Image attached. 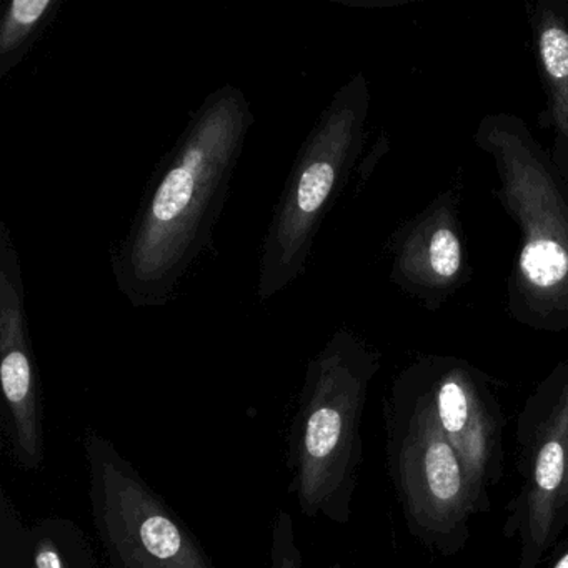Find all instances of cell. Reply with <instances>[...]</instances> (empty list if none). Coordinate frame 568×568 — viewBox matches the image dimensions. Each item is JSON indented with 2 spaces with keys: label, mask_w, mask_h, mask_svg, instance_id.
Wrapping results in <instances>:
<instances>
[{
  "label": "cell",
  "mask_w": 568,
  "mask_h": 568,
  "mask_svg": "<svg viewBox=\"0 0 568 568\" xmlns=\"http://www.w3.org/2000/svg\"><path fill=\"white\" fill-rule=\"evenodd\" d=\"M89 500L111 568H215L191 528L95 430L82 435Z\"/></svg>",
  "instance_id": "277c9868"
},
{
  "label": "cell",
  "mask_w": 568,
  "mask_h": 568,
  "mask_svg": "<svg viewBox=\"0 0 568 568\" xmlns=\"http://www.w3.org/2000/svg\"><path fill=\"white\" fill-rule=\"evenodd\" d=\"M565 454L557 442H550L541 448L535 465L537 485L545 491H554L564 478Z\"/></svg>",
  "instance_id": "5bb4252c"
},
{
  "label": "cell",
  "mask_w": 568,
  "mask_h": 568,
  "mask_svg": "<svg viewBox=\"0 0 568 568\" xmlns=\"http://www.w3.org/2000/svg\"><path fill=\"white\" fill-rule=\"evenodd\" d=\"M432 268L440 277L450 278L460 268V244L454 232L440 229L430 241Z\"/></svg>",
  "instance_id": "4fadbf2b"
},
{
  "label": "cell",
  "mask_w": 568,
  "mask_h": 568,
  "mask_svg": "<svg viewBox=\"0 0 568 568\" xmlns=\"http://www.w3.org/2000/svg\"><path fill=\"white\" fill-rule=\"evenodd\" d=\"M521 272L538 291L557 287L568 274V255L550 241H531L520 257Z\"/></svg>",
  "instance_id": "ba28073f"
},
{
  "label": "cell",
  "mask_w": 568,
  "mask_h": 568,
  "mask_svg": "<svg viewBox=\"0 0 568 568\" xmlns=\"http://www.w3.org/2000/svg\"><path fill=\"white\" fill-rule=\"evenodd\" d=\"M29 568H101L85 531L64 517L29 527Z\"/></svg>",
  "instance_id": "8992f818"
},
{
  "label": "cell",
  "mask_w": 568,
  "mask_h": 568,
  "mask_svg": "<svg viewBox=\"0 0 568 568\" xmlns=\"http://www.w3.org/2000/svg\"><path fill=\"white\" fill-rule=\"evenodd\" d=\"M252 125L244 92L224 85L207 95L159 162L128 235L112 254L115 284L132 307H165L211 248Z\"/></svg>",
  "instance_id": "6da1fadb"
},
{
  "label": "cell",
  "mask_w": 568,
  "mask_h": 568,
  "mask_svg": "<svg viewBox=\"0 0 568 568\" xmlns=\"http://www.w3.org/2000/svg\"><path fill=\"white\" fill-rule=\"evenodd\" d=\"M438 417L444 430L460 444L462 432L468 422V402L465 392L455 382H445L438 392Z\"/></svg>",
  "instance_id": "7c38bea8"
},
{
  "label": "cell",
  "mask_w": 568,
  "mask_h": 568,
  "mask_svg": "<svg viewBox=\"0 0 568 568\" xmlns=\"http://www.w3.org/2000/svg\"><path fill=\"white\" fill-rule=\"evenodd\" d=\"M365 108L367 91L357 78L335 94L298 151L262 247V302L304 274L315 234L357 154Z\"/></svg>",
  "instance_id": "7a4b0ae2"
},
{
  "label": "cell",
  "mask_w": 568,
  "mask_h": 568,
  "mask_svg": "<svg viewBox=\"0 0 568 568\" xmlns=\"http://www.w3.org/2000/svg\"><path fill=\"white\" fill-rule=\"evenodd\" d=\"M425 481L432 497L438 501H454L460 494L462 475L457 457L447 442L434 438L428 442L424 457Z\"/></svg>",
  "instance_id": "9c48e42d"
},
{
  "label": "cell",
  "mask_w": 568,
  "mask_h": 568,
  "mask_svg": "<svg viewBox=\"0 0 568 568\" xmlns=\"http://www.w3.org/2000/svg\"><path fill=\"white\" fill-rule=\"evenodd\" d=\"M61 0H12L0 21V79L18 68L55 18Z\"/></svg>",
  "instance_id": "52a82bcc"
},
{
  "label": "cell",
  "mask_w": 568,
  "mask_h": 568,
  "mask_svg": "<svg viewBox=\"0 0 568 568\" xmlns=\"http://www.w3.org/2000/svg\"><path fill=\"white\" fill-rule=\"evenodd\" d=\"M0 568H29V527L0 488Z\"/></svg>",
  "instance_id": "30bf717a"
},
{
  "label": "cell",
  "mask_w": 568,
  "mask_h": 568,
  "mask_svg": "<svg viewBox=\"0 0 568 568\" xmlns=\"http://www.w3.org/2000/svg\"><path fill=\"white\" fill-rule=\"evenodd\" d=\"M271 565L272 568H305L294 518L285 510L277 511L272 524Z\"/></svg>",
  "instance_id": "8fae6325"
},
{
  "label": "cell",
  "mask_w": 568,
  "mask_h": 568,
  "mask_svg": "<svg viewBox=\"0 0 568 568\" xmlns=\"http://www.w3.org/2000/svg\"><path fill=\"white\" fill-rule=\"evenodd\" d=\"M557 568H568V554L557 564Z\"/></svg>",
  "instance_id": "9a60e30c"
},
{
  "label": "cell",
  "mask_w": 568,
  "mask_h": 568,
  "mask_svg": "<svg viewBox=\"0 0 568 568\" xmlns=\"http://www.w3.org/2000/svg\"><path fill=\"white\" fill-rule=\"evenodd\" d=\"M0 385L12 457L26 470H39L45 458L39 374L21 262L6 221H0Z\"/></svg>",
  "instance_id": "5b68a950"
},
{
  "label": "cell",
  "mask_w": 568,
  "mask_h": 568,
  "mask_svg": "<svg viewBox=\"0 0 568 568\" xmlns=\"http://www.w3.org/2000/svg\"><path fill=\"white\" fill-rule=\"evenodd\" d=\"M364 365L354 342L337 334L308 362L288 432L291 488L305 517L342 521L355 450Z\"/></svg>",
  "instance_id": "3957f363"
}]
</instances>
